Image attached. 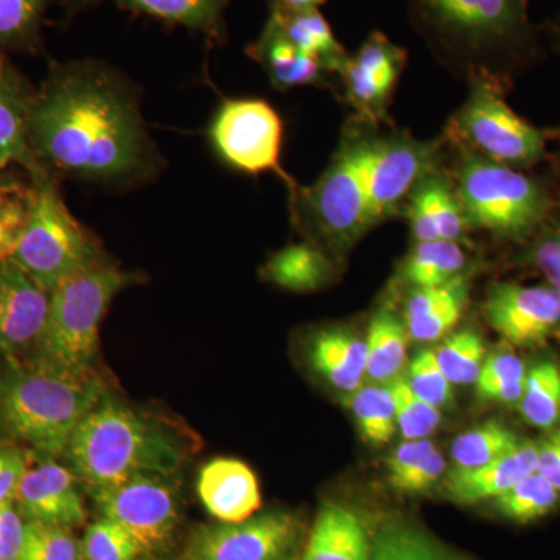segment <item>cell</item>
<instances>
[{"instance_id": "8fae6325", "label": "cell", "mask_w": 560, "mask_h": 560, "mask_svg": "<svg viewBox=\"0 0 560 560\" xmlns=\"http://www.w3.org/2000/svg\"><path fill=\"white\" fill-rule=\"evenodd\" d=\"M102 517L130 534L140 555L171 547L179 523L178 490L165 475H139L117 488L92 493Z\"/></svg>"}, {"instance_id": "277c9868", "label": "cell", "mask_w": 560, "mask_h": 560, "mask_svg": "<svg viewBox=\"0 0 560 560\" xmlns=\"http://www.w3.org/2000/svg\"><path fill=\"white\" fill-rule=\"evenodd\" d=\"M372 138L350 128L320 178L290 195L294 223L324 250L346 253L372 230L366 186Z\"/></svg>"}, {"instance_id": "83f0119b", "label": "cell", "mask_w": 560, "mask_h": 560, "mask_svg": "<svg viewBox=\"0 0 560 560\" xmlns=\"http://www.w3.org/2000/svg\"><path fill=\"white\" fill-rule=\"evenodd\" d=\"M407 324L393 304L385 302L374 313L366 335V375L371 381L385 383L400 374L407 361Z\"/></svg>"}, {"instance_id": "f1b7e54d", "label": "cell", "mask_w": 560, "mask_h": 560, "mask_svg": "<svg viewBox=\"0 0 560 560\" xmlns=\"http://www.w3.org/2000/svg\"><path fill=\"white\" fill-rule=\"evenodd\" d=\"M66 0H0V54H44L47 13Z\"/></svg>"}, {"instance_id": "f35d334b", "label": "cell", "mask_w": 560, "mask_h": 560, "mask_svg": "<svg viewBox=\"0 0 560 560\" xmlns=\"http://www.w3.org/2000/svg\"><path fill=\"white\" fill-rule=\"evenodd\" d=\"M20 560H81V547L66 526L27 521Z\"/></svg>"}, {"instance_id": "74e56055", "label": "cell", "mask_w": 560, "mask_h": 560, "mask_svg": "<svg viewBox=\"0 0 560 560\" xmlns=\"http://www.w3.org/2000/svg\"><path fill=\"white\" fill-rule=\"evenodd\" d=\"M388 386L396 407L397 425L405 440H427L440 427V408L419 397L405 375H396Z\"/></svg>"}, {"instance_id": "5b68a950", "label": "cell", "mask_w": 560, "mask_h": 560, "mask_svg": "<svg viewBox=\"0 0 560 560\" xmlns=\"http://www.w3.org/2000/svg\"><path fill=\"white\" fill-rule=\"evenodd\" d=\"M135 276L98 260L51 290L49 318L31 363L69 374H92L98 331L110 302Z\"/></svg>"}, {"instance_id": "d6a6232c", "label": "cell", "mask_w": 560, "mask_h": 560, "mask_svg": "<svg viewBox=\"0 0 560 560\" xmlns=\"http://www.w3.org/2000/svg\"><path fill=\"white\" fill-rule=\"evenodd\" d=\"M521 412L536 429L551 430L560 422V368L555 361H541L526 374Z\"/></svg>"}, {"instance_id": "7bdbcfd3", "label": "cell", "mask_w": 560, "mask_h": 560, "mask_svg": "<svg viewBox=\"0 0 560 560\" xmlns=\"http://www.w3.org/2000/svg\"><path fill=\"white\" fill-rule=\"evenodd\" d=\"M530 260L548 280V287L560 294V223L544 228L530 249Z\"/></svg>"}, {"instance_id": "ab89813d", "label": "cell", "mask_w": 560, "mask_h": 560, "mask_svg": "<svg viewBox=\"0 0 560 560\" xmlns=\"http://www.w3.org/2000/svg\"><path fill=\"white\" fill-rule=\"evenodd\" d=\"M80 547L83 560H136L142 556L130 534L105 517L90 525Z\"/></svg>"}, {"instance_id": "ee69618b", "label": "cell", "mask_w": 560, "mask_h": 560, "mask_svg": "<svg viewBox=\"0 0 560 560\" xmlns=\"http://www.w3.org/2000/svg\"><path fill=\"white\" fill-rule=\"evenodd\" d=\"M25 539V523L14 501L0 503V560H20Z\"/></svg>"}, {"instance_id": "e575fe53", "label": "cell", "mask_w": 560, "mask_h": 560, "mask_svg": "<svg viewBox=\"0 0 560 560\" xmlns=\"http://www.w3.org/2000/svg\"><path fill=\"white\" fill-rule=\"evenodd\" d=\"M493 501L503 517L515 523H530L539 521L558 506L560 492L534 471Z\"/></svg>"}, {"instance_id": "d590c367", "label": "cell", "mask_w": 560, "mask_h": 560, "mask_svg": "<svg viewBox=\"0 0 560 560\" xmlns=\"http://www.w3.org/2000/svg\"><path fill=\"white\" fill-rule=\"evenodd\" d=\"M526 368L522 359L512 352L490 355L482 364L477 386V396L485 401L515 404L521 401L526 385Z\"/></svg>"}, {"instance_id": "6da1fadb", "label": "cell", "mask_w": 560, "mask_h": 560, "mask_svg": "<svg viewBox=\"0 0 560 560\" xmlns=\"http://www.w3.org/2000/svg\"><path fill=\"white\" fill-rule=\"evenodd\" d=\"M28 139L55 176L128 187L161 173L136 88L103 61L51 62L33 97Z\"/></svg>"}, {"instance_id": "5bb4252c", "label": "cell", "mask_w": 560, "mask_h": 560, "mask_svg": "<svg viewBox=\"0 0 560 560\" xmlns=\"http://www.w3.org/2000/svg\"><path fill=\"white\" fill-rule=\"evenodd\" d=\"M482 312L503 340L515 346H536L560 327V294L551 287L493 283Z\"/></svg>"}, {"instance_id": "d6986e66", "label": "cell", "mask_w": 560, "mask_h": 560, "mask_svg": "<svg viewBox=\"0 0 560 560\" xmlns=\"http://www.w3.org/2000/svg\"><path fill=\"white\" fill-rule=\"evenodd\" d=\"M197 486L201 503L219 522L248 521L260 510L259 481L242 460H210L202 467Z\"/></svg>"}, {"instance_id": "e0dca14e", "label": "cell", "mask_w": 560, "mask_h": 560, "mask_svg": "<svg viewBox=\"0 0 560 560\" xmlns=\"http://www.w3.org/2000/svg\"><path fill=\"white\" fill-rule=\"evenodd\" d=\"M35 92L9 55L0 54V168L16 164L28 176L47 171L33 153L28 139Z\"/></svg>"}, {"instance_id": "d4e9b609", "label": "cell", "mask_w": 560, "mask_h": 560, "mask_svg": "<svg viewBox=\"0 0 560 560\" xmlns=\"http://www.w3.org/2000/svg\"><path fill=\"white\" fill-rule=\"evenodd\" d=\"M370 534L359 515L338 503H324L302 560H368Z\"/></svg>"}, {"instance_id": "836d02e7", "label": "cell", "mask_w": 560, "mask_h": 560, "mask_svg": "<svg viewBox=\"0 0 560 560\" xmlns=\"http://www.w3.org/2000/svg\"><path fill=\"white\" fill-rule=\"evenodd\" d=\"M349 407L364 441L383 445L393 440L397 420L388 383L353 390Z\"/></svg>"}, {"instance_id": "8d00e7d4", "label": "cell", "mask_w": 560, "mask_h": 560, "mask_svg": "<svg viewBox=\"0 0 560 560\" xmlns=\"http://www.w3.org/2000/svg\"><path fill=\"white\" fill-rule=\"evenodd\" d=\"M434 353L452 385H470L477 382L486 361L485 341L478 331L471 329L451 335Z\"/></svg>"}, {"instance_id": "7c38bea8", "label": "cell", "mask_w": 560, "mask_h": 560, "mask_svg": "<svg viewBox=\"0 0 560 560\" xmlns=\"http://www.w3.org/2000/svg\"><path fill=\"white\" fill-rule=\"evenodd\" d=\"M440 150V140L423 142L404 135L372 138L366 161L371 228L396 213L420 180L434 173Z\"/></svg>"}, {"instance_id": "b9f144b4", "label": "cell", "mask_w": 560, "mask_h": 560, "mask_svg": "<svg viewBox=\"0 0 560 560\" xmlns=\"http://www.w3.org/2000/svg\"><path fill=\"white\" fill-rule=\"evenodd\" d=\"M445 469H447V460L442 456V453L434 451L425 459L416 464L407 474L390 482V486L399 492L410 493V495L423 493L445 477Z\"/></svg>"}, {"instance_id": "f907efd6", "label": "cell", "mask_w": 560, "mask_h": 560, "mask_svg": "<svg viewBox=\"0 0 560 560\" xmlns=\"http://www.w3.org/2000/svg\"><path fill=\"white\" fill-rule=\"evenodd\" d=\"M559 27H560V22H559Z\"/></svg>"}, {"instance_id": "c3c4849f", "label": "cell", "mask_w": 560, "mask_h": 560, "mask_svg": "<svg viewBox=\"0 0 560 560\" xmlns=\"http://www.w3.org/2000/svg\"><path fill=\"white\" fill-rule=\"evenodd\" d=\"M22 184L7 175L5 168H0V202L9 198L11 194L22 189Z\"/></svg>"}, {"instance_id": "44dd1931", "label": "cell", "mask_w": 560, "mask_h": 560, "mask_svg": "<svg viewBox=\"0 0 560 560\" xmlns=\"http://www.w3.org/2000/svg\"><path fill=\"white\" fill-rule=\"evenodd\" d=\"M408 219L416 242L466 241L469 223L455 189L440 173H430L411 191Z\"/></svg>"}, {"instance_id": "30bf717a", "label": "cell", "mask_w": 560, "mask_h": 560, "mask_svg": "<svg viewBox=\"0 0 560 560\" xmlns=\"http://www.w3.org/2000/svg\"><path fill=\"white\" fill-rule=\"evenodd\" d=\"M210 142L221 160L235 171L260 175L275 172L285 180L290 195L294 180L280 168L283 125L267 102L257 98H231L221 103L209 130Z\"/></svg>"}, {"instance_id": "484cf974", "label": "cell", "mask_w": 560, "mask_h": 560, "mask_svg": "<svg viewBox=\"0 0 560 560\" xmlns=\"http://www.w3.org/2000/svg\"><path fill=\"white\" fill-rule=\"evenodd\" d=\"M270 18L298 49L318 61L327 73L340 72L349 55L318 10H290L271 2Z\"/></svg>"}, {"instance_id": "ac0fdd59", "label": "cell", "mask_w": 560, "mask_h": 560, "mask_svg": "<svg viewBox=\"0 0 560 560\" xmlns=\"http://www.w3.org/2000/svg\"><path fill=\"white\" fill-rule=\"evenodd\" d=\"M103 2H113L120 10L138 16L198 33L209 46H221L226 40V9L230 0H66L62 7L68 18H73L80 11Z\"/></svg>"}, {"instance_id": "603a6c76", "label": "cell", "mask_w": 560, "mask_h": 560, "mask_svg": "<svg viewBox=\"0 0 560 560\" xmlns=\"http://www.w3.org/2000/svg\"><path fill=\"white\" fill-rule=\"evenodd\" d=\"M307 360L334 388L353 393L366 375V342L346 327H324L308 338Z\"/></svg>"}, {"instance_id": "8992f818", "label": "cell", "mask_w": 560, "mask_h": 560, "mask_svg": "<svg viewBox=\"0 0 560 560\" xmlns=\"http://www.w3.org/2000/svg\"><path fill=\"white\" fill-rule=\"evenodd\" d=\"M411 5L427 36L470 68L471 79L489 77L486 62L529 39L528 0H411Z\"/></svg>"}, {"instance_id": "1f68e13d", "label": "cell", "mask_w": 560, "mask_h": 560, "mask_svg": "<svg viewBox=\"0 0 560 560\" xmlns=\"http://www.w3.org/2000/svg\"><path fill=\"white\" fill-rule=\"evenodd\" d=\"M517 433L500 420H488L459 434L452 444L455 469H478L501 458L521 444Z\"/></svg>"}, {"instance_id": "60d3db41", "label": "cell", "mask_w": 560, "mask_h": 560, "mask_svg": "<svg viewBox=\"0 0 560 560\" xmlns=\"http://www.w3.org/2000/svg\"><path fill=\"white\" fill-rule=\"evenodd\" d=\"M408 383L411 389L433 407L442 408L453 401L452 383L445 377L433 350H422L408 368Z\"/></svg>"}, {"instance_id": "f6af8a7d", "label": "cell", "mask_w": 560, "mask_h": 560, "mask_svg": "<svg viewBox=\"0 0 560 560\" xmlns=\"http://www.w3.org/2000/svg\"><path fill=\"white\" fill-rule=\"evenodd\" d=\"M31 455L13 445L0 444V503L14 501L21 478L27 470Z\"/></svg>"}, {"instance_id": "52a82bcc", "label": "cell", "mask_w": 560, "mask_h": 560, "mask_svg": "<svg viewBox=\"0 0 560 560\" xmlns=\"http://www.w3.org/2000/svg\"><path fill=\"white\" fill-rule=\"evenodd\" d=\"M10 259L50 291L102 260L97 242L69 212L49 171L31 176L27 221Z\"/></svg>"}, {"instance_id": "7402d4cb", "label": "cell", "mask_w": 560, "mask_h": 560, "mask_svg": "<svg viewBox=\"0 0 560 560\" xmlns=\"http://www.w3.org/2000/svg\"><path fill=\"white\" fill-rule=\"evenodd\" d=\"M469 291L470 276L466 272L442 285L412 290L404 312L410 338L430 342L447 335L459 323Z\"/></svg>"}, {"instance_id": "ba28073f", "label": "cell", "mask_w": 560, "mask_h": 560, "mask_svg": "<svg viewBox=\"0 0 560 560\" xmlns=\"http://www.w3.org/2000/svg\"><path fill=\"white\" fill-rule=\"evenodd\" d=\"M456 197L469 226L522 241L547 220L551 202L536 179L463 147Z\"/></svg>"}, {"instance_id": "9c48e42d", "label": "cell", "mask_w": 560, "mask_h": 560, "mask_svg": "<svg viewBox=\"0 0 560 560\" xmlns=\"http://www.w3.org/2000/svg\"><path fill=\"white\" fill-rule=\"evenodd\" d=\"M469 98L452 121L460 145L512 168L528 167L545 154V132L521 119L490 77H475Z\"/></svg>"}, {"instance_id": "2e32d148", "label": "cell", "mask_w": 560, "mask_h": 560, "mask_svg": "<svg viewBox=\"0 0 560 560\" xmlns=\"http://www.w3.org/2000/svg\"><path fill=\"white\" fill-rule=\"evenodd\" d=\"M77 480L79 478L72 469L39 453V458L31 456L27 470L18 486L14 503L27 521L66 528L83 525L86 511Z\"/></svg>"}, {"instance_id": "cb8c5ba5", "label": "cell", "mask_w": 560, "mask_h": 560, "mask_svg": "<svg viewBox=\"0 0 560 560\" xmlns=\"http://www.w3.org/2000/svg\"><path fill=\"white\" fill-rule=\"evenodd\" d=\"M246 54L259 62L276 90L326 84L327 72L323 66L298 49L271 18H268L259 38L246 47Z\"/></svg>"}, {"instance_id": "ffe728a7", "label": "cell", "mask_w": 560, "mask_h": 560, "mask_svg": "<svg viewBox=\"0 0 560 560\" xmlns=\"http://www.w3.org/2000/svg\"><path fill=\"white\" fill-rule=\"evenodd\" d=\"M539 444L522 441L514 451L478 469H453L445 474V492L460 504L495 500L537 469Z\"/></svg>"}, {"instance_id": "f546056e", "label": "cell", "mask_w": 560, "mask_h": 560, "mask_svg": "<svg viewBox=\"0 0 560 560\" xmlns=\"http://www.w3.org/2000/svg\"><path fill=\"white\" fill-rule=\"evenodd\" d=\"M370 534L368 560H466L429 534L404 522H388Z\"/></svg>"}, {"instance_id": "4fadbf2b", "label": "cell", "mask_w": 560, "mask_h": 560, "mask_svg": "<svg viewBox=\"0 0 560 560\" xmlns=\"http://www.w3.org/2000/svg\"><path fill=\"white\" fill-rule=\"evenodd\" d=\"M300 523L289 512L270 511L238 523L195 529L180 560H290Z\"/></svg>"}, {"instance_id": "3957f363", "label": "cell", "mask_w": 560, "mask_h": 560, "mask_svg": "<svg viewBox=\"0 0 560 560\" xmlns=\"http://www.w3.org/2000/svg\"><path fill=\"white\" fill-rule=\"evenodd\" d=\"M105 394L101 378L14 363L0 378V422L40 455L68 451L81 420Z\"/></svg>"}, {"instance_id": "681fc988", "label": "cell", "mask_w": 560, "mask_h": 560, "mask_svg": "<svg viewBox=\"0 0 560 560\" xmlns=\"http://www.w3.org/2000/svg\"><path fill=\"white\" fill-rule=\"evenodd\" d=\"M272 2L279 3L280 7H285L290 10H318V7L326 3L327 0H272Z\"/></svg>"}, {"instance_id": "7dc6e473", "label": "cell", "mask_w": 560, "mask_h": 560, "mask_svg": "<svg viewBox=\"0 0 560 560\" xmlns=\"http://www.w3.org/2000/svg\"><path fill=\"white\" fill-rule=\"evenodd\" d=\"M536 471L560 492V430L540 442Z\"/></svg>"}, {"instance_id": "9a60e30c", "label": "cell", "mask_w": 560, "mask_h": 560, "mask_svg": "<svg viewBox=\"0 0 560 560\" xmlns=\"http://www.w3.org/2000/svg\"><path fill=\"white\" fill-rule=\"evenodd\" d=\"M50 300L51 291L16 261L0 260V353L11 359L35 353L49 318Z\"/></svg>"}, {"instance_id": "4316f807", "label": "cell", "mask_w": 560, "mask_h": 560, "mask_svg": "<svg viewBox=\"0 0 560 560\" xmlns=\"http://www.w3.org/2000/svg\"><path fill=\"white\" fill-rule=\"evenodd\" d=\"M335 268L327 250L312 242L294 243L272 254L261 276L280 289L311 293L334 279Z\"/></svg>"}, {"instance_id": "bcb514c9", "label": "cell", "mask_w": 560, "mask_h": 560, "mask_svg": "<svg viewBox=\"0 0 560 560\" xmlns=\"http://www.w3.org/2000/svg\"><path fill=\"white\" fill-rule=\"evenodd\" d=\"M436 451L433 442L429 440H407L404 444H400L393 455L389 456L388 464V478L389 482L396 481L401 475L407 474L411 470L416 464L420 460L425 459L430 453Z\"/></svg>"}, {"instance_id": "7a4b0ae2", "label": "cell", "mask_w": 560, "mask_h": 560, "mask_svg": "<svg viewBox=\"0 0 560 560\" xmlns=\"http://www.w3.org/2000/svg\"><path fill=\"white\" fill-rule=\"evenodd\" d=\"M66 455L92 495L139 475L171 477L186 460V447L164 423L105 393L77 427Z\"/></svg>"}, {"instance_id": "4dcf8cb0", "label": "cell", "mask_w": 560, "mask_h": 560, "mask_svg": "<svg viewBox=\"0 0 560 560\" xmlns=\"http://www.w3.org/2000/svg\"><path fill=\"white\" fill-rule=\"evenodd\" d=\"M467 256L458 242H416L401 268V278L415 289L436 287L466 270Z\"/></svg>"}]
</instances>
